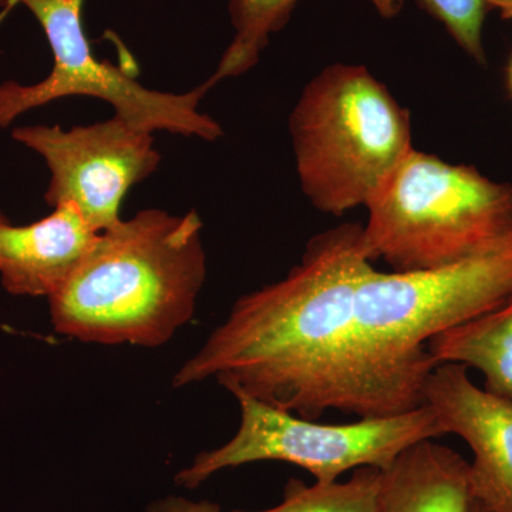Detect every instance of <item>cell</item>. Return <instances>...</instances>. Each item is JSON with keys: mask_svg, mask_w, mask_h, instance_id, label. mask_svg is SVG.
<instances>
[{"mask_svg": "<svg viewBox=\"0 0 512 512\" xmlns=\"http://www.w3.org/2000/svg\"><path fill=\"white\" fill-rule=\"evenodd\" d=\"M373 269L362 224L320 232L282 281L238 299L174 386L214 379L232 396L308 420L326 410L359 419L402 414L359 349L356 293Z\"/></svg>", "mask_w": 512, "mask_h": 512, "instance_id": "1", "label": "cell"}, {"mask_svg": "<svg viewBox=\"0 0 512 512\" xmlns=\"http://www.w3.org/2000/svg\"><path fill=\"white\" fill-rule=\"evenodd\" d=\"M197 212H138L100 232L50 296L60 335L100 345L156 348L192 318L207 275Z\"/></svg>", "mask_w": 512, "mask_h": 512, "instance_id": "2", "label": "cell"}, {"mask_svg": "<svg viewBox=\"0 0 512 512\" xmlns=\"http://www.w3.org/2000/svg\"><path fill=\"white\" fill-rule=\"evenodd\" d=\"M512 298V228L470 255L420 272L373 269L356 293L359 349L403 412L424 404L434 336Z\"/></svg>", "mask_w": 512, "mask_h": 512, "instance_id": "3", "label": "cell"}, {"mask_svg": "<svg viewBox=\"0 0 512 512\" xmlns=\"http://www.w3.org/2000/svg\"><path fill=\"white\" fill-rule=\"evenodd\" d=\"M289 130L303 194L336 217L366 205L413 148L409 110L357 64H332L312 79Z\"/></svg>", "mask_w": 512, "mask_h": 512, "instance_id": "4", "label": "cell"}, {"mask_svg": "<svg viewBox=\"0 0 512 512\" xmlns=\"http://www.w3.org/2000/svg\"><path fill=\"white\" fill-rule=\"evenodd\" d=\"M363 245L392 272L451 264L512 228V185L412 150L366 204Z\"/></svg>", "mask_w": 512, "mask_h": 512, "instance_id": "5", "label": "cell"}, {"mask_svg": "<svg viewBox=\"0 0 512 512\" xmlns=\"http://www.w3.org/2000/svg\"><path fill=\"white\" fill-rule=\"evenodd\" d=\"M241 421L224 446L195 457L175 477L197 488L218 471L256 461H284L309 471L318 483L338 481L362 467L384 470L407 448L446 436L439 417L427 404L396 416L359 419L349 424H322L275 409L244 394H235Z\"/></svg>", "mask_w": 512, "mask_h": 512, "instance_id": "6", "label": "cell"}, {"mask_svg": "<svg viewBox=\"0 0 512 512\" xmlns=\"http://www.w3.org/2000/svg\"><path fill=\"white\" fill-rule=\"evenodd\" d=\"M23 5L35 16L53 53V66L42 82L0 84V128L22 114L63 97H94L109 103L116 116L148 133L214 141L222 128L198 110L214 84L208 80L187 93L158 92L144 87L123 69L97 59L83 28L84 0H0L5 10Z\"/></svg>", "mask_w": 512, "mask_h": 512, "instance_id": "7", "label": "cell"}, {"mask_svg": "<svg viewBox=\"0 0 512 512\" xmlns=\"http://www.w3.org/2000/svg\"><path fill=\"white\" fill-rule=\"evenodd\" d=\"M12 137L39 154L50 171L45 200L72 205L96 232L119 224L120 205L131 187L156 173L160 153L153 133L113 119L63 130L16 127Z\"/></svg>", "mask_w": 512, "mask_h": 512, "instance_id": "8", "label": "cell"}, {"mask_svg": "<svg viewBox=\"0 0 512 512\" xmlns=\"http://www.w3.org/2000/svg\"><path fill=\"white\" fill-rule=\"evenodd\" d=\"M424 404L447 434L473 451L470 490L487 512H512V403L478 387L467 367L436 366L424 386Z\"/></svg>", "mask_w": 512, "mask_h": 512, "instance_id": "9", "label": "cell"}, {"mask_svg": "<svg viewBox=\"0 0 512 512\" xmlns=\"http://www.w3.org/2000/svg\"><path fill=\"white\" fill-rule=\"evenodd\" d=\"M100 232L72 205L33 224L0 222V282L15 296L55 295L84 261Z\"/></svg>", "mask_w": 512, "mask_h": 512, "instance_id": "10", "label": "cell"}, {"mask_svg": "<svg viewBox=\"0 0 512 512\" xmlns=\"http://www.w3.org/2000/svg\"><path fill=\"white\" fill-rule=\"evenodd\" d=\"M384 512H470V463L434 440L404 450L382 470Z\"/></svg>", "mask_w": 512, "mask_h": 512, "instance_id": "11", "label": "cell"}, {"mask_svg": "<svg viewBox=\"0 0 512 512\" xmlns=\"http://www.w3.org/2000/svg\"><path fill=\"white\" fill-rule=\"evenodd\" d=\"M427 350L437 365L453 363L484 376V389L512 403V298L494 311L434 336Z\"/></svg>", "mask_w": 512, "mask_h": 512, "instance_id": "12", "label": "cell"}, {"mask_svg": "<svg viewBox=\"0 0 512 512\" xmlns=\"http://www.w3.org/2000/svg\"><path fill=\"white\" fill-rule=\"evenodd\" d=\"M299 0H231L228 10L234 39L225 50L217 70L210 77L212 84L241 76L259 62L269 37L285 28ZM380 16L393 19L403 10L404 0H369Z\"/></svg>", "mask_w": 512, "mask_h": 512, "instance_id": "13", "label": "cell"}, {"mask_svg": "<svg viewBox=\"0 0 512 512\" xmlns=\"http://www.w3.org/2000/svg\"><path fill=\"white\" fill-rule=\"evenodd\" d=\"M245 512V511H234ZM255 512H384L382 470L357 468L348 481L306 485L301 480L288 481L284 500L269 510Z\"/></svg>", "mask_w": 512, "mask_h": 512, "instance_id": "14", "label": "cell"}, {"mask_svg": "<svg viewBox=\"0 0 512 512\" xmlns=\"http://www.w3.org/2000/svg\"><path fill=\"white\" fill-rule=\"evenodd\" d=\"M421 8L439 20L458 46L477 63H487L483 29L487 5L484 0H417Z\"/></svg>", "mask_w": 512, "mask_h": 512, "instance_id": "15", "label": "cell"}, {"mask_svg": "<svg viewBox=\"0 0 512 512\" xmlns=\"http://www.w3.org/2000/svg\"><path fill=\"white\" fill-rule=\"evenodd\" d=\"M146 512H222L218 504L211 501H191L188 498L168 495L148 505Z\"/></svg>", "mask_w": 512, "mask_h": 512, "instance_id": "16", "label": "cell"}, {"mask_svg": "<svg viewBox=\"0 0 512 512\" xmlns=\"http://www.w3.org/2000/svg\"><path fill=\"white\" fill-rule=\"evenodd\" d=\"M487 8L497 9L504 19H512V0H484Z\"/></svg>", "mask_w": 512, "mask_h": 512, "instance_id": "17", "label": "cell"}, {"mask_svg": "<svg viewBox=\"0 0 512 512\" xmlns=\"http://www.w3.org/2000/svg\"><path fill=\"white\" fill-rule=\"evenodd\" d=\"M470 512H487V511H485L484 508L481 507L480 504L476 503V501H473V504H471Z\"/></svg>", "mask_w": 512, "mask_h": 512, "instance_id": "18", "label": "cell"}, {"mask_svg": "<svg viewBox=\"0 0 512 512\" xmlns=\"http://www.w3.org/2000/svg\"><path fill=\"white\" fill-rule=\"evenodd\" d=\"M508 83H510V90L512 93V59H511L510 67H508Z\"/></svg>", "mask_w": 512, "mask_h": 512, "instance_id": "19", "label": "cell"}, {"mask_svg": "<svg viewBox=\"0 0 512 512\" xmlns=\"http://www.w3.org/2000/svg\"><path fill=\"white\" fill-rule=\"evenodd\" d=\"M8 217H6L5 214H3L2 211H0V222H8Z\"/></svg>", "mask_w": 512, "mask_h": 512, "instance_id": "20", "label": "cell"}]
</instances>
